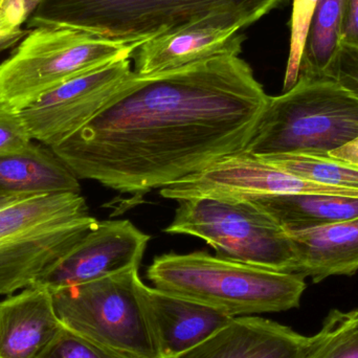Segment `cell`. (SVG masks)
<instances>
[{"instance_id":"cell-1","label":"cell","mask_w":358,"mask_h":358,"mask_svg":"<svg viewBox=\"0 0 358 358\" xmlns=\"http://www.w3.org/2000/svg\"><path fill=\"white\" fill-rule=\"evenodd\" d=\"M268 99L240 55L132 71L85 126L52 149L78 178L144 195L243 152Z\"/></svg>"},{"instance_id":"cell-2","label":"cell","mask_w":358,"mask_h":358,"mask_svg":"<svg viewBox=\"0 0 358 358\" xmlns=\"http://www.w3.org/2000/svg\"><path fill=\"white\" fill-rule=\"evenodd\" d=\"M288 0H36L27 27H69L113 41L149 40L214 16L245 27Z\"/></svg>"},{"instance_id":"cell-3","label":"cell","mask_w":358,"mask_h":358,"mask_svg":"<svg viewBox=\"0 0 358 358\" xmlns=\"http://www.w3.org/2000/svg\"><path fill=\"white\" fill-rule=\"evenodd\" d=\"M147 277L157 289L233 317L296 308L306 289L305 278L299 273L261 268L203 252L157 257Z\"/></svg>"},{"instance_id":"cell-4","label":"cell","mask_w":358,"mask_h":358,"mask_svg":"<svg viewBox=\"0 0 358 358\" xmlns=\"http://www.w3.org/2000/svg\"><path fill=\"white\" fill-rule=\"evenodd\" d=\"M96 223L80 193L33 196L0 208V296L41 284Z\"/></svg>"},{"instance_id":"cell-5","label":"cell","mask_w":358,"mask_h":358,"mask_svg":"<svg viewBox=\"0 0 358 358\" xmlns=\"http://www.w3.org/2000/svg\"><path fill=\"white\" fill-rule=\"evenodd\" d=\"M358 136V96L328 77L299 75L266 108L245 148L257 157L329 155Z\"/></svg>"},{"instance_id":"cell-6","label":"cell","mask_w":358,"mask_h":358,"mask_svg":"<svg viewBox=\"0 0 358 358\" xmlns=\"http://www.w3.org/2000/svg\"><path fill=\"white\" fill-rule=\"evenodd\" d=\"M140 46L69 27H34L0 64V106L20 113L64 82L132 58Z\"/></svg>"},{"instance_id":"cell-7","label":"cell","mask_w":358,"mask_h":358,"mask_svg":"<svg viewBox=\"0 0 358 358\" xmlns=\"http://www.w3.org/2000/svg\"><path fill=\"white\" fill-rule=\"evenodd\" d=\"M138 268L50 290L65 329L126 358H163Z\"/></svg>"},{"instance_id":"cell-8","label":"cell","mask_w":358,"mask_h":358,"mask_svg":"<svg viewBox=\"0 0 358 358\" xmlns=\"http://www.w3.org/2000/svg\"><path fill=\"white\" fill-rule=\"evenodd\" d=\"M164 231L199 238L220 258L298 273V256L289 233L266 210L248 200H182L173 222Z\"/></svg>"},{"instance_id":"cell-9","label":"cell","mask_w":358,"mask_h":358,"mask_svg":"<svg viewBox=\"0 0 358 358\" xmlns=\"http://www.w3.org/2000/svg\"><path fill=\"white\" fill-rule=\"evenodd\" d=\"M159 193L162 197L178 202L193 198L242 201L285 194L358 196V189L296 178L243 151L222 157L206 169L163 187Z\"/></svg>"},{"instance_id":"cell-10","label":"cell","mask_w":358,"mask_h":358,"mask_svg":"<svg viewBox=\"0 0 358 358\" xmlns=\"http://www.w3.org/2000/svg\"><path fill=\"white\" fill-rule=\"evenodd\" d=\"M132 58L78 76L21 110L31 140L54 148L85 126L131 75Z\"/></svg>"},{"instance_id":"cell-11","label":"cell","mask_w":358,"mask_h":358,"mask_svg":"<svg viewBox=\"0 0 358 358\" xmlns=\"http://www.w3.org/2000/svg\"><path fill=\"white\" fill-rule=\"evenodd\" d=\"M149 240L131 221H98L41 284L54 290L140 268Z\"/></svg>"},{"instance_id":"cell-12","label":"cell","mask_w":358,"mask_h":358,"mask_svg":"<svg viewBox=\"0 0 358 358\" xmlns=\"http://www.w3.org/2000/svg\"><path fill=\"white\" fill-rule=\"evenodd\" d=\"M244 27L231 16H214L143 43L134 52V73L151 75L219 55L242 52Z\"/></svg>"},{"instance_id":"cell-13","label":"cell","mask_w":358,"mask_h":358,"mask_svg":"<svg viewBox=\"0 0 358 358\" xmlns=\"http://www.w3.org/2000/svg\"><path fill=\"white\" fill-rule=\"evenodd\" d=\"M141 292L163 358H176L192 350L234 319L212 307L149 287L143 282Z\"/></svg>"},{"instance_id":"cell-14","label":"cell","mask_w":358,"mask_h":358,"mask_svg":"<svg viewBox=\"0 0 358 358\" xmlns=\"http://www.w3.org/2000/svg\"><path fill=\"white\" fill-rule=\"evenodd\" d=\"M310 338L262 317H234L222 329L176 358H307Z\"/></svg>"},{"instance_id":"cell-15","label":"cell","mask_w":358,"mask_h":358,"mask_svg":"<svg viewBox=\"0 0 358 358\" xmlns=\"http://www.w3.org/2000/svg\"><path fill=\"white\" fill-rule=\"evenodd\" d=\"M62 328L48 286L10 294L0 302V358H37Z\"/></svg>"},{"instance_id":"cell-16","label":"cell","mask_w":358,"mask_h":358,"mask_svg":"<svg viewBox=\"0 0 358 358\" xmlns=\"http://www.w3.org/2000/svg\"><path fill=\"white\" fill-rule=\"evenodd\" d=\"M298 256V273L315 283L358 271V217L289 233Z\"/></svg>"},{"instance_id":"cell-17","label":"cell","mask_w":358,"mask_h":358,"mask_svg":"<svg viewBox=\"0 0 358 358\" xmlns=\"http://www.w3.org/2000/svg\"><path fill=\"white\" fill-rule=\"evenodd\" d=\"M80 193L79 178L52 148L33 142L0 157V196Z\"/></svg>"},{"instance_id":"cell-18","label":"cell","mask_w":358,"mask_h":358,"mask_svg":"<svg viewBox=\"0 0 358 358\" xmlns=\"http://www.w3.org/2000/svg\"><path fill=\"white\" fill-rule=\"evenodd\" d=\"M266 210L288 233L334 224L358 217V196L285 194L248 200Z\"/></svg>"},{"instance_id":"cell-19","label":"cell","mask_w":358,"mask_h":358,"mask_svg":"<svg viewBox=\"0 0 358 358\" xmlns=\"http://www.w3.org/2000/svg\"><path fill=\"white\" fill-rule=\"evenodd\" d=\"M346 0H319L309 23L299 75L325 77L342 48Z\"/></svg>"},{"instance_id":"cell-20","label":"cell","mask_w":358,"mask_h":358,"mask_svg":"<svg viewBox=\"0 0 358 358\" xmlns=\"http://www.w3.org/2000/svg\"><path fill=\"white\" fill-rule=\"evenodd\" d=\"M260 159L299 178L329 187L358 189V169L330 155H280Z\"/></svg>"},{"instance_id":"cell-21","label":"cell","mask_w":358,"mask_h":358,"mask_svg":"<svg viewBox=\"0 0 358 358\" xmlns=\"http://www.w3.org/2000/svg\"><path fill=\"white\" fill-rule=\"evenodd\" d=\"M307 358H358V310H332L309 340Z\"/></svg>"},{"instance_id":"cell-22","label":"cell","mask_w":358,"mask_h":358,"mask_svg":"<svg viewBox=\"0 0 358 358\" xmlns=\"http://www.w3.org/2000/svg\"><path fill=\"white\" fill-rule=\"evenodd\" d=\"M317 1L319 0H292L289 55L284 79V92L289 90L298 81L305 40Z\"/></svg>"},{"instance_id":"cell-23","label":"cell","mask_w":358,"mask_h":358,"mask_svg":"<svg viewBox=\"0 0 358 358\" xmlns=\"http://www.w3.org/2000/svg\"><path fill=\"white\" fill-rule=\"evenodd\" d=\"M37 358H126L64 327Z\"/></svg>"},{"instance_id":"cell-24","label":"cell","mask_w":358,"mask_h":358,"mask_svg":"<svg viewBox=\"0 0 358 358\" xmlns=\"http://www.w3.org/2000/svg\"><path fill=\"white\" fill-rule=\"evenodd\" d=\"M36 0H0V54L22 41L29 29H23Z\"/></svg>"},{"instance_id":"cell-25","label":"cell","mask_w":358,"mask_h":358,"mask_svg":"<svg viewBox=\"0 0 358 358\" xmlns=\"http://www.w3.org/2000/svg\"><path fill=\"white\" fill-rule=\"evenodd\" d=\"M31 142L20 113L0 106V157L23 150Z\"/></svg>"},{"instance_id":"cell-26","label":"cell","mask_w":358,"mask_h":358,"mask_svg":"<svg viewBox=\"0 0 358 358\" xmlns=\"http://www.w3.org/2000/svg\"><path fill=\"white\" fill-rule=\"evenodd\" d=\"M325 77L331 78L358 96V48L342 45L328 67Z\"/></svg>"},{"instance_id":"cell-27","label":"cell","mask_w":358,"mask_h":358,"mask_svg":"<svg viewBox=\"0 0 358 358\" xmlns=\"http://www.w3.org/2000/svg\"><path fill=\"white\" fill-rule=\"evenodd\" d=\"M342 45L358 48V0H346L345 3Z\"/></svg>"},{"instance_id":"cell-28","label":"cell","mask_w":358,"mask_h":358,"mask_svg":"<svg viewBox=\"0 0 358 358\" xmlns=\"http://www.w3.org/2000/svg\"><path fill=\"white\" fill-rule=\"evenodd\" d=\"M330 157L358 169V136L330 153Z\"/></svg>"},{"instance_id":"cell-29","label":"cell","mask_w":358,"mask_h":358,"mask_svg":"<svg viewBox=\"0 0 358 358\" xmlns=\"http://www.w3.org/2000/svg\"><path fill=\"white\" fill-rule=\"evenodd\" d=\"M23 198L27 197H20V196H0V208L8 206V204L14 203V202L23 199Z\"/></svg>"}]
</instances>
